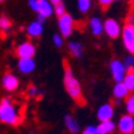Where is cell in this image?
Instances as JSON below:
<instances>
[{"mask_svg":"<svg viewBox=\"0 0 134 134\" xmlns=\"http://www.w3.org/2000/svg\"><path fill=\"white\" fill-rule=\"evenodd\" d=\"M11 27H12L11 19L5 15H0V30L4 33H9Z\"/></svg>","mask_w":134,"mask_h":134,"instance_id":"20","label":"cell"},{"mask_svg":"<svg viewBox=\"0 0 134 134\" xmlns=\"http://www.w3.org/2000/svg\"><path fill=\"white\" fill-rule=\"evenodd\" d=\"M36 21H39V22H41V23H45L46 22V17H45V16H42V15H40V13H36Z\"/></svg>","mask_w":134,"mask_h":134,"instance_id":"31","label":"cell"},{"mask_svg":"<svg viewBox=\"0 0 134 134\" xmlns=\"http://www.w3.org/2000/svg\"><path fill=\"white\" fill-rule=\"evenodd\" d=\"M57 24H58L59 34L62 35L64 39L70 36L75 29V21H74V18H72V16L68 12H65L64 15L58 17Z\"/></svg>","mask_w":134,"mask_h":134,"instance_id":"3","label":"cell"},{"mask_svg":"<svg viewBox=\"0 0 134 134\" xmlns=\"http://www.w3.org/2000/svg\"><path fill=\"white\" fill-rule=\"evenodd\" d=\"M112 93H114L115 99H123V98H127L131 92L128 91V88L125 86L123 82H116L114 90H112Z\"/></svg>","mask_w":134,"mask_h":134,"instance_id":"17","label":"cell"},{"mask_svg":"<svg viewBox=\"0 0 134 134\" xmlns=\"http://www.w3.org/2000/svg\"><path fill=\"white\" fill-rule=\"evenodd\" d=\"M125 66L127 70H134V54H131L125 60Z\"/></svg>","mask_w":134,"mask_h":134,"instance_id":"26","label":"cell"},{"mask_svg":"<svg viewBox=\"0 0 134 134\" xmlns=\"http://www.w3.org/2000/svg\"><path fill=\"white\" fill-rule=\"evenodd\" d=\"M48 1H51V3L53 4V6H54V5H57V4L62 3V0H48Z\"/></svg>","mask_w":134,"mask_h":134,"instance_id":"32","label":"cell"},{"mask_svg":"<svg viewBox=\"0 0 134 134\" xmlns=\"http://www.w3.org/2000/svg\"><path fill=\"white\" fill-rule=\"evenodd\" d=\"M27 94H28V97H30V98H36L40 96V91H39V88H37L36 86L30 85L28 87V90H27Z\"/></svg>","mask_w":134,"mask_h":134,"instance_id":"24","label":"cell"},{"mask_svg":"<svg viewBox=\"0 0 134 134\" xmlns=\"http://www.w3.org/2000/svg\"><path fill=\"white\" fill-rule=\"evenodd\" d=\"M131 6L132 9H134V0H131Z\"/></svg>","mask_w":134,"mask_h":134,"instance_id":"33","label":"cell"},{"mask_svg":"<svg viewBox=\"0 0 134 134\" xmlns=\"http://www.w3.org/2000/svg\"><path fill=\"white\" fill-rule=\"evenodd\" d=\"M65 12H66V9H65V5H64L63 1L59 4H57V5H54V15H56L57 17L64 15Z\"/></svg>","mask_w":134,"mask_h":134,"instance_id":"25","label":"cell"},{"mask_svg":"<svg viewBox=\"0 0 134 134\" xmlns=\"http://www.w3.org/2000/svg\"><path fill=\"white\" fill-rule=\"evenodd\" d=\"M68 51L74 58H81L83 56V46L77 41H70L68 44Z\"/></svg>","mask_w":134,"mask_h":134,"instance_id":"18","label":"cell"},{"mask_svg":"<svg viewBox=\"0 0 134 134\" xmlns=\"http://www.w3.org/2000/svg\"><path fill=\"white\" fill-rule=\"evenodd\" d=\"M104 31H105V34L108 35L109 37L111 39H116V37H119L122 33V28L120 23L114 18H108L104 22Z\"/></svg>","mask_w":134,"mask_h":134,"instance_id":"9","label":"cell"},{"mask_svg":"<svg viewBox=\"0 0 134 134\" xmlns=\"http://www.w3.org/2000/svg\"><path fill=\"white\" fill-rule=\"evenodd\" d=\"M16 56L18 58H34L36 54V46L33 41H23L16 46Z\"/></svg>","mask_w":134,"mask_h":134,"instance_id":"4","label":"cell"},{"mask_svg":"<svg viewBox=\"0 0 134 134\" xmlns=\"http://www.w3.org/2000/svg\"><path fill=\"white\" fill-rule=\"evenodd\" d=\"M97 117L100 121H108L114 117V105L111 103H105L98 108L97 110Z\"/></svg>","mask_w":134,"mask_h":134,"instance_id":"11","label":"cell"},{"mask_svg":"<svg viewBox=\"0 0 134 134\" xmlns=\"http://www.w3.org/2000/svg\"><path fill=\"white\" fill-rule=\"evenodd\" d=\"M114 1H115V0H98V4H99L103 9H106V7H109Z\"/></svg>","mask_w":134,"mask_h":134,"instance_id":"28","label":"cell"},{"mask_svg":"<svg viewBox=\"0 0 134 134\" xmlns=\"http://www.w3.org/2000/svg\"><path fill=\"white\" fill-rule=\"evenodd\" d=\"M52 42L56 47L60 48V47H63V45H64V37H63L59 33H58V34H54L52 36Z\"/></svg>","mask_w":134,"mask_h":134,"instance_id":"23","label":"cell"},{"mask_svg":"<svg viewBox=\"0 0 134 134\" xmlns=\"http://www.w3.org/2000/svg\"><path fill=\"white\" fill-rule=\"evenodd\" d=\"M64 123H65V127L71 134H77L80 132V125H79V121L75 119L74 116L71 115H65L64 116Z\"/></svg>","mask_w":134,"mask_h":134,"instance_id":"15","label":"cell"},{"mask_svg":"<svg viewBox=\"0 0 134 134\" xmlns=\"http://www.w3.org/2000/svg\"><path fill=\"white\" fill-rule=\"evenodd\" d=\"M122 82L125 83L129 92H134V70H127Z\"/></svg>","mask_w":134,"mask_h":134,"instance_id":"19","label":"cell"},{"mask_svg":"<svg viewBox=\"0 0 134 134\" xmlns=\"http://www.w3.org/2000/svg\"><path fill=\"white\" fill-rule=\"evenodd\" d=\"M92 3L91 0H77V9L81 13H86L90 11Z\"/></svg>","mask_w":134,"mask_h":134,"instance_id":"21","label":"cell"},{"mask_svg":"<svg viewBox=\"0 0 134 134\" xmlns=\"http://www.w3.org/2000/svg\"><path fill=\"white\" fill-rule=\"evenodd\" d=\"M28 6L31 11L36 12L37 11V0H28Z\"/></svg>","mask_w":134,"mask_h":134,"instance_id":"29","label":"cell"},{"mask_svg":"<svg viewBox=\"0 0 134 134\" xmlns=\"http://www.w3.org/2000/svg\"><path fill=\"white\" fill-rule=\"evenodd\" d=\"M63 82H64V88H65L66 93L69 94V97L72 100H75L76 103L83 104V96H82V87L81 83L79 81L76 76L74 75L72 69L69 65L65 66L64 69V77H63Z\"/></svg>","mask_w":134,"mask_h":134,"instance_id":"2","label":"cell"},{"mask_svg":"<svg viewBox=\"0 0 134 134\" xmlns=\"http://www.w3.org/2000/svg\"><path fill=\"white\" fill-rule=\"evenodd\" d=\"M0 122L12 127L18 126L22 122L19 108L11 98L5 97L0 99Z\"/></svg>","mask_w":134,"mask_h":134,"instance_id":"1","label":"cell"},{"mask_svg":"<svg viewBox=\"0 0 134 134\" xmlns=\"http://www.w3.org/2000/svg\"><path fill=\"white\" fill-rule=\"evenodd\" d=\"M25 31H27V34L30 37H33V39L40 37L41 35L44 34V23H41L35 19V21L30 22L25 27Z\"/></svg>","mask_w":134,"mask_h":134,"instance_id":"12","label":"cell"},{"mask_svg":"<svg viewBox=\"0 0 134 134\" xmlns=\"http://www.w3.org/2000/svg\"><path fill=\"white\" fill-rule=\"evenodd\" d=\"M90 29L94 36H100L104 33V22L99 17H92L90 19Z\"/></svg>","mask_w":134,"mask_h":134,"instance_id":"14","label":"cell"},{"mask_svg":"<svg viewBox=\"0 0 134 134\" xmlns=\"http://www.w3.org/2000/svg\"><path fill=\"white\" fill-rule=\"evenodd\" d=\"M36 13L45 16L46 18H50L52 15H54V6L48 0H37V11Z\"/></svg>","mask_w":134,"mask_h":134,"instance_id":"13","label":"cell"},{"mask_svg":"<svg viewBox=\"0 0 134 134\" xmlns=\"http://www.w3.org/2000/svg\"><path fill=\"white\" fill-rule=\"evenodd\" d=\"M127 23H131V24H134V9H132V11L129 12V15H128Z\"/></svg>","mask_w":134,"mask_h":134,"instance_id":"30","label":"cell"},{"mask_svg":"<svg viewBox=\"0 0 134 134\" xmlns=\"http://www.w3.org/2000/svg\"><path fill=\"white\" fill-rule=\"evenodd\" d=\"M115 128H117V126L111 120L100 121L99 125L97 126V132H98V134H111V133H114Z\"/></svg>","mask_w":134,"mask_h":134,"instance_id":"16","label":"cell"},{"mask_svg":"<svg viewBox=\"0 0 134 134\" xmlns=\"http://www.w3.org/2000/svg\"><path fill=\"white\" fill-rule=\"evenodd\" d=\"M81 134H98L97 132V127H94V126H88L83 129Z\"/></svg>","mask_w":134,"mask_h":134,"instance_id":"27","label":"cell"},{"mask_svg":"<svg viewBox=\"0 0 134 134\" xmlns=\"http://www.w3.org/2000/svg\"><path fill=\"white\" fill-rule=\"evenodd\" d=\"M126 110H127V114L134 116V93L129 94L126 98Z\"/></svg>","mask_w":134,"mask_h":134,"instance_id":"22","label":"cell"},{"mask_svg":"<svg viewBox=\"0 0 134 134\" xmlns=\"http://www.w3.org/2000/svg\"><path fill=\"white\" fill-rule=\"evenodd\" d=\"M1 87L4 91H6L9 93H12L19 88L21 81L17 75H15L13 72H5L1 77Z\"/></svg>","mask_w":134,"mask_h":134,"instance_id":"5","label":"cell"},{"mask_svg":"<svg viewBox=\"0 0 134 134\" xmlns=\"http://www.w3.org/2000/svg\"><path fill=\"white\" fill-rule=\"evenodd\" d=\"M110 72L112 75V79L115 82H122L125 79V75L127 72V69L125 66V63H122L119 59H112L110 62Z\"/></svg>","mask_w":134,"mask_h":134,"instance_id":"7","label":"cell"},{"mask_svg":"<svg viewBox=\"0 0 134 134\" xmlns=\"http://www.w3.org/2000/svg\"><path fill=\"white\" fill-rule=\"evenodd\" d=\"M17 69L23 75L31 74L36 69V62L34 58H18Z\"/></svg>","mask_w":134,"mask_h":134,"instance_id":"10","label":"cell"},{"mask_svg":"<svg viewBox=\"0 0 134 134\" xmlns=\"http://www.w3.org/2000/svg\"><path fill=\"white\" fill-rule=\"evenodd\" d=\"M4 1H6V0H0V3H4Z\"/></svg>","mask_w":134,"mask_h":134,"instance_id":"34","label":"cell"},{"mask_svg":"<svg viewBox=\"0 0 134 134\" xmlns=\"http://www.w3.org/2000/svg\"><path fill=\"white\" fill-rule=\"evenodd\" d=\"M117 129L121 134H133L134 133V116L133 115H123L119 120Z\"/></svg>","mask_w":134,"mask_h":134,"instance_id":"8","label":"cell"},{"mask_svg":"<svg viewBox=\"0 0 134 134\" xmlns=\"http://www.w3.org/2000/svg\"><path fill=\"white\" fill-rule=\"evenodd\" d=\"M121 35L126 50L131 54H134V24L126 23L125 27L122 28Z\"/></svg>","mask_w":134,"mask_h":134,"instance_id":"6","label":"cell"}]
</instances>
